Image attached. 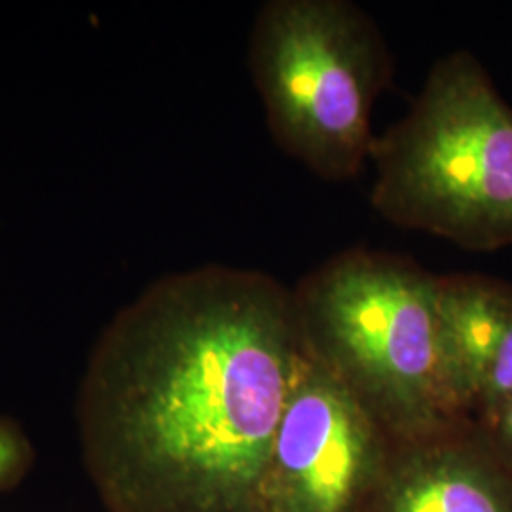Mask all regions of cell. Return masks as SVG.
I'll list each match as a JSON object with an SVG mask.
<instances>
[{
  "mask_svg": "<svg viewBox=\"0 0 512 512\" xmlns=\"http://www.w3.org/2000/svg\"><path fill=\"white\" fill-rule=\"evenodd\" d=\"M304 349L397 440L454 420L442 382L437 275L406 256L348 249L293 289Z\"/></svg>",
  "mask_w": 512,
  "mask_h": 512,
  "instance_id": "obj_3",
  "label": "cell"
},
{
  "mask_svg": "<svg viewBox=\"0 0 512 512\" xmlns=\"http://www.w3.org/2000/svg\"><path fill=\"white\" fill-rule=\"evenodd\" d=\"M247 61L275 145L323 181L355 179L393 76L378 23L349 0H270L256 12Z\"/></svg>",
  "mask_w": 512,
  "mask_h": 512,
  "instance_id": "obj_4",
  "label": "cell"
},
{
  "mask_svg": "<svg viewBox=\"0 0 512 512\" xmlns=\"http://www.w3.org/2000/svg\"><path fill=\"white\" fill-rule=\"evenodd\" d=\"M372 209L471 253L512 247V105L469 50L439 57L370 150Z\"/></svg>",
  "mask_w": 512,
  "mask_h": 512,
  "instance_id": "obj_2",
  "label": "cell"
},
{
  "mask_svg": "<svg viewBox=\"0 0 512 512\" xmlns=\"http://www.w3.org/2000/svg\"><path fill=\"white\" fill-rule=\"evenodd\" d=\"M478 429L490 442L497 458L512 471V399L495 414L492 420L486 425H480Z\"/></svg>",
  "mask_w": 512,
  "mask_h": 512,
  "instance_id": "obj_9",
  "label": "cell"
},
{
  "mask_svg": "<svg viewBox=\"0 0 512 512\" xmlns=\"http://www.w3.org/2000/svg\"><path fill=\"white\" fill-rule=\"evenodd\" d=\"M395 439L306 353L275 433L268 512H359Z\"/></svg>",
  "mask_w": 512,
  "mask_h": 512,
  "instance_id": "obj_5",
  "label": "cell"
},
{
  "mask_svg": "<svg viewBox=\"0 0 512 512\" xmlns=\"http://www.w3.org/2000/svg\"><path fill=\"white\" fill-rule=\"evenodd\" d=\"M306 357L293 289L207 264L164 275L99 332L74 401L107 512H268L275 433Z\"/></svg>",
  "mask_w": 512,
  "mask_h": 512,
  "instance_id": "obj_1",
  "label": "cell"
},
{
  "mask_svg": "<svg viewBox=\"0 0 512 512\" xmlns=\"http://www.w3.org/2000/svg\"><path fill=\"white\" fill-rule=\"evenodd\" d=\"M359 512H512V471L471 421L399 440Z\"/></svg>",
  "mask_w": 512,
  "mask_h": 512,
  "instance_id": "obj_7",
  "label": "cell"
},
{
  "mask_svg": "<svg viewBox=\"0 0 512 512\" xmlns=\"http://www.w3.org/2000/svg\"><path fill=\"white\" fill-rule=\"evenodd\" d=\"M440 361L454 420L486 425L512 399V283L437 275Z\"/></svg>",
  "mask_w": 512,
  "mask_h": 512,
  "instance_id": "obj_6",
  "label": "cell"
},
{
  "mask_svg": "<svg viewBox=\"0 0 512 512\" xmlns=\"http://www.w3.org/2000/svg\"><path fill=\"white\" fill-rule=\"evenodd\" d=\"M37 450L18 421L0 412V494H6L29 476Z\"/></svg>",
  "mask_w": 512,
  "mask_h": 512,
  "instance_id": "obj_8",
  "label": "cell"
}]
</instances>
